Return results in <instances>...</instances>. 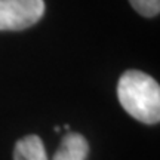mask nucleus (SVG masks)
Here are the masks:
<instances>
[{"label":"nucleus","instance_id":"2","mask_svg":"<svg viewBox=\"0 0 160 160\" xmlns=\"http://www.w3.org/2000/svg\"><path fill=\"white\" fill-rule=\"evenodd\" d=\"M43 0H0V31H19L39 22Z\"/></svg>","mask_w":160,"mask_h":160},{"label":"nucleus","instance_id":"1","mask_svg":"<svg viewBox=\"0 0 160 160\" xmlns=\"http://www.w3.org/2000/svg\"><path fill=\"white\" fill-rule=\"evenodd\" d=\"M117 98L129 116L145 125L160 120V86L151 76L138 70L125 71L117 83Z\"/></svg>","mask_w":160,"mask_h":160},{"label":"nucleus","instance_id":"5","mask_svg":"<svg viewBox=\"0 0 160 160\" xmlns=\"http://www.w3.org/2000/svg\"><path fill=\"white\" fill-rule=\"evenodd\" d=\"M132 8L142 17L151 18L159 15L160 12V0H129Z\"/></svg>","mask_w":160,"mask_h":160},{"label":"nucleus","instance_id":"4","mask_svg":"<svg viewBox=\"0 0 160 160\" xmlns=\"http://www.w3.org/2000/svg\"><path fill=\"white\" fill-rule=\"evenodd\" d=\"M13 160H48L45 144L37 135L21 138L13 148Z\"/></svg>","mask_w":160,"mask_h":160},{"label":"nucleus","instance_id":"3","mask_svg":"<svg viewBox=\"0 0 160 160\" xmlns=\"http://www.w3.org/2000/svg\"><path fill=\"white\" fill-rule=\"evenodd\" d=\"M88 153L89 144L86 138L77 132H68L61 139V144L52 160H86Z\"/></svg>","mask_w":160,"mask_h":160},{"label":"nucleus","instance_id":"6","mask_svg":"<svg viewBox=\"0 0 160 160\" xmlns=\"http://www.w3.org/2000/svg\"><path fill=\"white\" fill-rule=\"evenodd\" d=\"M59 129H61L59 126H55V128H53V131H55V132H59Z\"/></svg>","mask_w":160,"mask_h":160}]
</instances>
